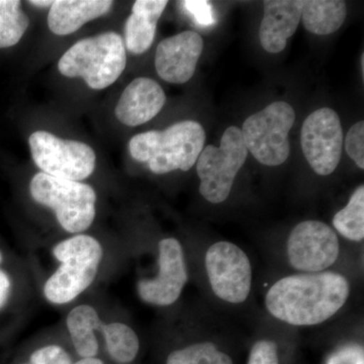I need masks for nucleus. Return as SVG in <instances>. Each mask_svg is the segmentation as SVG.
<instances>
[{
    "mask_svg": "<svg viewBox=\"0 0 364 364\" xmlns=\"http://www.w3.org/2000/svg\"><path fill=\"white\" fill-rule=\"evenodd\" d=\"M350 284L343 275L327 272L291 275L275 282L265 305L273 317L293 326L321 324L346 303Z\"/></svg>",
    "mask_w": 364,
    "mask_h": 364,
    "instance_id": "obj_1",
    "label": "nucleus"
},
{
    "mask_svg": "<svg viewBox=\"0 0 364 364\" xmlns=\"http://www.w3.org/2000/svg\"><path fill=\"white\" fill-rule=\"evenodd\" d=\"M205 132L195 121H182L164 131H149L131 139V156L147 162L153 173L165 174L176 170L188 171L205 148Z\"/></svg>",
    "mask_w": 364,
    "mask_h": 364,
    "instance_id": "obj_2",
    "label": "nucleus"
},
{
    "mask_svg": "<svg viewBox=\"0 0 364 364\" xmlns=\"http://www.w3.org/2000/svg\"><path fill=\"white\" fill-rule=\"evenodd\" d=\"M126 64L123 38L107 32L75 43L60 58L58 69L66 77L85 79L90 88L102 90L116 82Z\"/></svg>",
    "mask_w": 364,
    "mask_h": 364,
    "instance_id": "obj_3",
    "label": "nucleus"
},
{
    "mask_svg": "<svg viewBox=\"0 0 364 364\" xmlns=\"http://www.w3.org/2000/svg\"><path fill=\"white\" fill-rule=\"evenodd\" d=\"M53 254L61 265L46 282L44 294L50 303L63 305L92 284L102 259V247L93 237L77 235L57 244Z\"/></svg>",
    "mask_w": 364,
    "mask_h": 364,
    "instance_id": "obj_4",
    "label": "nucleus"
},
{
    "mask_svg": "<svg viewBox=\"0 0 364 364\" xmlns=\"http://www.w3.org/2000/svg\"><path fill=\"white\" fill-rule=\"evenodd\" d=\"M35 202L52 208L60 226L69 233L85 231L95 221L97 193L88 184L36 174L31 181Z\"/></svg>",
    "mask_w": 364,
    "mask_h": 364,
    "instance_id": "obj_5",
    "label": "nucleus"
},
{
    "mask_svg": "<svg viewBox=\"0 0 364 364\" xmlns=\"http://www.w3.org/2000/svg\"><path fill=\"white\" fill-rule=\"evenodd\" d=\"M248 157V150L238 127L231 126L223 134L221 145H208L196 161L200 179V195L212 203L227 200L234 181Z\"/></svg>",
    "mask_w": 364,
    "mask_h": 364,
    "instance_id": "obj_6",
    "label": "nucleus"
},
{
    "mask_svg": "<svg viewBox=\"0 0 364 364\" xmlns=\"http://www.w3.org/2000/svg\"><path fill=\"white\" fill-rule=\"evenodd\" d=\"M296 121V112L286 102H275L247 117L242 136L248 152L261 164L279 166L289 156V134Z\"/></svg>",
    "mask_w": 364,
    "mask_h": 364,
    "instance_id": "obj_7",
    "label": "nucleus"
},
{
    "mask_svg": "<svg viewBox=\"0 0 364 364\" xmlns=\"http://www.w3.org/2000/svg\"><path fill=\"white\" fill-rule=\"evenodd\" d=\"M28 145L33 162L48 176L81 181L95 171L97 156L87 144L38 131L30 136Z\"/></svg>",
    "mask_w": 364,
    "mask_h": 364,
    "instance_id": "obj_8",
    "label": "nucleus"
},
{
    "mask_svg": "<svg viewBox=\"0 0 364 364\" xmlns=\"http://www.w3.org/2000/svg\"><path fill=\"white\" fill-rule=\"evenodd\" d=\"M205 269L213 291L231 304L247 299L252 286V268L246 253L231 242H218L205 254Z\"/></svg>",
    "mask_w": 364,
    "mask_h": 364,
    "instance_id": "obj_9",
    "label": "nucleus"
},
{
    "mask_svg": "<svg viewBox=\"0 0 364 364\" xmlns=\"http://www.w3.org/2000/svg\"><path fill=\"white\" fill-rule=\"evenodd\" d=\"M301 145L316 173L322 176L333 173L343 150V130L338 114L330 107L312 112L301 127Z\"/></svg>",
    "mask_w": 364,
    "mask_h": 364,
    "instance_id": "obj_10",
    "label": "nucleus"
},
{
    "mask_svg": "<svg viewBox=\"0 0 364 364\" xmlns=\"http://www.w3.org/2000/svg\"><path fill=\"white\" fill-rule=\"evenodd\" d=\"M338 255V237L323 222L299 223L287 240L289 263L299 272H324L336 262Z\"/></svg>",
    "mask_w": 364,
    "mask_h": 364,
    "instance_id": "obj_11",
    "label": "nucleus"
},
{
    "mask_svg": "<svg viewBox=\"0 0 364 364\" xmlns=\"http://www.w3.org/2000/svg\"><path fill=\"white\" fill-rule=\"evenodd\" d=\"M159 272L155 279L138 282V294L145 303L165 306L176 303L188 280L181 244L176 238L159 242Z\"/></svg>",
    "mask_w": 364,
    "mask_h": 364,
    "instance_id": "obj_12",
    "label": "nucleus"
},
{
    "mask_svg": "<svg viewBox=\"0 0 364 364\" xmlns=\"http://www.w3.org/2000/svg\"><path fill=\"white\" fill-rule=\"evenodd\" d=\"M203 50L202 36L193 31L166 38L158 45L155 55L158 75L173 85L188 82L195 74Z\"/></svg>",
    "mask_w": 364,
    "mask_h": 364,
    "instance_id": "obj_13",
    "label": "nucleus"
},
{
    "mask_svg": "<svg viewBox=\"0 0 364 364\" xmlns=\"http://www.w3.org/2000/svg\"><path fill=\"white\" fill-rule=\"evenodd\" d=\"M166 102V95L156 81L139 77L127 86L116 107V116L122 124L136 127L157 116Z\"/></svg>",
    "mask_w": 364,
    "mask_h": 364,
    "instance_id": "obj_14",
    "label": "nucleus"
},
{
    "mask_svg": "<svg viewBox=\"0 0 364 364\" xmlns=\"http://www.w3.org/2000/svg\"><path fill=\"white\" fill-rule=\"evenodd\" d=\"M301 0H267L259 28L260 44L272 54L284 51L301 20Z\"/></svg>",
    "mask_w": 364,
    "mask_h": 364,
    "instance_id": "obj_15",
    "label": "nucleus"
},
{
    "mask_svg": "<svg viewBox=\"0 0 364 364\" xmlns=\"http://www.w3.org/2000/svg\"><path fill=\"white\" fill-rule=\"evenodd\" d=\"M112 4L107 0H57L48 14V26L55 35H71L88 21L109 13Z\"/></svg>",
    "mask_w": 364,
    "mask_h": 364,
    "instance_id": "obj_16",
    "label": "nucleus"
},
{
    "mask_svg": "<svg viewBox=\"0 0 364 364\" xmlns=\"http://www.w3.org/2000/svg\"><path fill=\"white\" fill-rule=\"evenodd\" d=\"M165 0H138L124 25V48L132 54L140 55L154 42L158 21L166 9Z\"/></svg>",
    "mask_w": 364,
    "mask_h": 364,
    "instance_id": "obj_17",
    "label": "nucleus"
},
{
    "mask_svg": "<svg viewBox=\"0 0 364 364\" xmlns=\"http://www.w3.org/2000/svg\"><path fill=\"white\" fill-rule=\"evenodd\" d=\"M346 4L340 0H308L304 1L301 20L309 32L318 36L338 31L346 18Z\"/></svg>",
    "mask_w": 364,
    "mask_h": 364,
    "instance_id": "obj_18",
    "label": "nucleus"
},
{
    "mask_svg": "<svg viewBox=\"0 0 364 364\" xmlns=\"http://www.w3.org/2000/svg\"><path fill=\"white\" fill-rule=\"evenodd\" d=\"M102 324L97 311L92 306H78L69 313L67 327L74 347L82 358L97 355L98 342L95 331L100 330Z\"/></svg>",
    "mask_w": 364,
    "mask_h": 364,
    "instance_id": "obj_19",
    "label": "nucleus"
},
{
    "mask_svg": "<svg viewBox=\"0 0 364 364\" xmlns=\"http://www.w3.org/2000/svg\"><path fill=\"white\" fill-rule=\"evenodd\" d=\"M107 351L112 359L121 363H130L136 358L140 342L135 331L123 323L102 324Z\"/></svg>",
    "mask_w": 364,
    "mask_h": 364,
    "instance_id": "obj_20",
    "label": "nucleus"
},
{
    "mask_svg": "<svg viewBox=\"0 0 364 364\" xmlns=\"http://www.w3.org/2000/svg\"><path fill=\"white\" fill-rule=\"evenodd\" d=\"M333 226L348 240L360 242L364 238V186H360L348 205L333 218Z\"/></svg>",
    "mask_w": 364,
    "mask_h": 364,
    "instance_id": "obj_21",
    "label": "nucleus"
},
{
    "mask_svg": "<svg viewBox=\"0 0 364 364\" xmlns=\"http://www.w3.org/2000/svg\"><path fill=\"white\" fill-rule=\"evenodd\" d=\"M18 0H0V48L13 47L20 42L30 21Z\"/></svg>",
    "mask_w": 364,
    "mask_h": 364,
    "instance_id": "obj_22",
    "label": "nucleus"
},
{
    "mask_svg": "<svg viewBox=\"0 0 364 364\" xmlns=\"http://www.w3.org/2000/svg\"><path fill=\"white\" fill-rule=\"evenodd\" d=\"M166 364H233L231 358L210 342L191 345L171 352Z\"/></svg>",
    "mask_w": 364,
    "mask_h": 364,
    "instance_id": "obj_23",
    "label": "nucleus"
},
{
    "mask_svg": "<svg viewBox=\"0 0 364 364\" xmlns=\"http://www.w3.org/2000/svg\"><path fill=\"white\" fill-rule=\"evenodd\" d=\"M345 150L359 168L364 169V122L351 127L345 138Z\"/></svg>",
    "mask_w": 364,
    "mask_h": 364,
    "instance_id": "obj_24",
    "label": "nucleus"
},
{
    "mask_svg": "<svg viewBox=\"0 0 364 364\" xmlns=\"http://www.w3.org/2000/svg\"><path fill=\"white\" fill-rule=\"evenodd\" d=\"M26 364H71V358L62 347L49 345L33 352Z\"/></svg>",
    "mask_w": 364,
    "mask_h": 364,
    "instance_id": "obj_25",
    "label": "nucleus"
},
{
    "mask_svg": "<svg viewBox=\"0 0 364 364\" xmlns=\"http://www.w3.org/2000/svg\"><path fill=\"white\" fill-rule=\"evenodd\" d=\"M248 364H279L277 345L270 340H259L253 345Z\"/></svg>",
    "mask_w": 364,
    "mask_h": 364,
    "instance_id": "obj_26",
    "label": "nucleus"
},
{
    "mask_svg": "<svg viewBox=\"0 0 364 364\" xmlns=\"http://www.w3.org/2000/svg\"><path fill=\"white\" fill-rule=\"evenodd\" d=\"M327 364H364L363 347L358 344L340 347L330 355Z\"/></svg>",
    "mask_w": 364,
    "mask_h": 364,
    "instance_id": "obj_27",
    "label": "nucleus"
},
{
    "mask_svg": "<svg viewBox=\"0 0 364 364\" xmlns=\"http://www.w3.org/2000/svg\"><path fill=\"white\" fill-rule=\"evenodd\" d=\"M182 6L195 18L196 23L210 26L215 23L214 7L208 1H183Z\"/></svg>",
    "mask_w": 364,
    "mask_h": 364,
    "instance_id": "obj_28",
    "label": "nucleus"
},
{
    "mask_svg": "<svg viewBox=\"0 0 364 364\" xmlns=\"http://www.w3.org/2000/svg\"><path fill=\"white\" fill-rule=\"evenodd\" d=\"M11 291V282L9 275L0 269V309L6 305Z\"/></svg>",
    "mask_w": 364,
    "mask_h": 364,
    "instance_id": "obj_29",
    "label": "nucleus"
},
{
    "mask_svg": "<svg viewBox=\"0 0 364 364\" xmlns=\"http://www.w3.org/2000/svg\"><path fill=\"white\" fill-rule=\"evenodd\" d=\"M75 364H105L100 359L95 358H82Z\"/></svg>",
    "mask_w": 364,
    "mask_h": 364,
    "instance_id": "obj_30",
    "label": "nucleus"
},
{
    "mask_svg": "<svg viewBox=\"0 0 364 364\" xmlns=\"http://www.w3.org/2000/svg\"><path fill=\"white\" fill-rule=\"evenodd\" d=\"M53 2L54 1H39V0H36V1H28V4H33L35 6H41V7H47L52 6Z\"/></svg>",
    "mask_w": 364,
    "mask_h": 364,
    "instance_id": "obj_31",
    "label": "nucleus"
},
{
    "mask_svg": "<svg viewBox=\"0 0 364 364\" xmlns=\"http://www.w3.org/2000/svg\"><path fill=\"white\" fill-rule=\"evenodd\" d=\"M0 261H1V253H0Z\"/></svg>",
    "mask_w": 364,
    "mask_h": 364,
    "instance_id": "obj_32",
    "label": "nucleus"
}]
</instances>
